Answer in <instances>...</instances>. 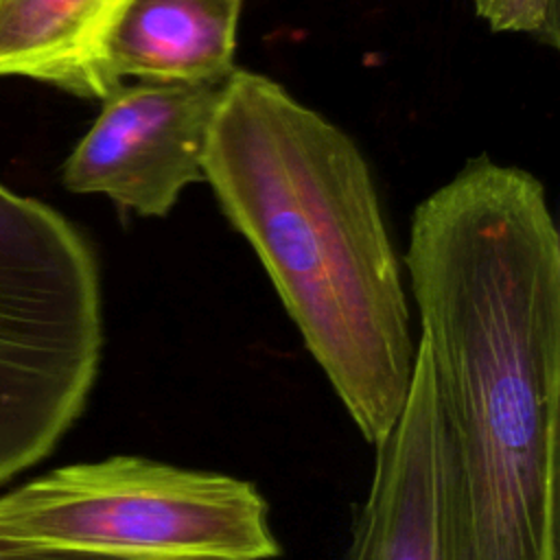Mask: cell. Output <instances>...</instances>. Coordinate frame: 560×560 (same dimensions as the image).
I'll return each instance as SVG.
<instances>
[{"instance_id":"cell-5","label":"cell","mask_w":560,"mask_h":560,"mask_svg":"<svg viewBox=\"0 0 560 560\" xmlns=\"http://www.w3.org/2000/svg\"><path fill=\"white\" fill-rule=\"evenodd\" d=\"M223 83L118 85L63 164L72 192H101L142 217H164L206 182L203 151Z\"/></svg>"},{"instance_id":"cell-6","label":"cell","mask_w":560,"mask_h":560,"mask_svg":"<svg viewBox=\"0 0 560 560\" xmlns=\"http://www.w3.org/2000/svg\"><path fill=\"white\" fill-rule=\"evenodd\" d=\"M374 448L372 481L341 560H466L446 431L422 343L405 407Z\"/></svg>"},{"instance_id":"cell-7","label":"cell","mask_w":560,"mask_h":560,"mask_svg":"<svg viewBox=\"0 0 560 560\" xmlns=\"http://www.w3.org/2000/svg\"><path fill=\"white\" fill-rule=\"evenodd\" d=\"M243 0H127L103 42V70L142 83H225Z\"/></svg>"},{"instance_id":"cell-1","label":"cell","mask_w":560,"mask_h":560,"mask_svg":"<svg viewBox=\"0 0 560 560\" xmlns=\"http://www.w3.org/2000/svg\"><path fill=\"white\" fill-rule=\"evenodd\" d=\"M405 265L466 560H558L560 236L545 186L466 162L413 210Z\"/></svg>"},{"instance_id":"cell-3","label":"cell","mask_w":560,"mask_h":560,"mask_svg":"<svg viewBox=\"0 0 560 560\" xmlns=\"http://www.w3.org/2000/svg\"><path fill=\"white\" fill-rule=\"evenodd\" d=\"M101 350L90 243L0 182V483L46 457L81 416Z\"/></svg>"},{"instance_id":"cell-9","label":"cell","mask_w":560,"mask_h":560,"mask_svg":"<svg viewBox=\"0 0 560 560\" xmlns=\"http://www.w3.org/2000/svg\"><path fill=\"white\" fill-rule=\"evenodd\" d=\"M475 13L494 33H521L558 48V0H470Z\"/></svg>"},{"instance_id":"cell-10","label":"cell","mask_w":560,"mask_h":560,"mask_svg":"<svg viewBox=\"0 0 560 560\" xmlns=\"http://www.w3.org/2000/svg\"><path fill=\"white\" fill-rule=\"evenodd\" d=\"M0 560H133V558L103 556V553H90V551L66 549V547H50V545L13 540V538H2L0 536Z\"/></svg>"},{"instance_id":"cell-2","label":"cell","mask_w":560,"mask_h":560,"mask_svg":"<svg viewBox=\"0 0 560 560\" xmlns=\"http://www.w3.org/2000/svg\"><path fill=\"white\" fill-rule=\"evenodd\" d=\"M203 175L359 433L378 444L405 407L416 348L400 265L361 151L280 83L234 68L210 125Z\"/></svg>"},{"instance_id":"cell-4","label":"cell","mask_w":560,"mask_h":560,"mask_svg":"<svg viewBox=\"0 0 560 560\" xmlns=\"http://www.w3.org/2000/svg\"><path fill=\"white\" fill-rule=\"evenodd\" d=\"M0 536L133 560H271L254 483L136 455L57 468L0 497Z\"/></svg>"},{"instance_id":"cell-8","label":"cell","mask_w":560,"mask_h":560,"mask_svg":"<svg viewBox=\"0 0 560 560\" xmlns=\"http://www.w3.org/2000/svg\"><path fill=\"white\" fill-rule=\"evenodd\" d=\"M127 0H0V77L50 83L105 98L103 42Z\"/></svg>"}]
</instances>
